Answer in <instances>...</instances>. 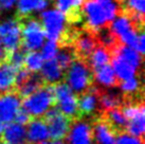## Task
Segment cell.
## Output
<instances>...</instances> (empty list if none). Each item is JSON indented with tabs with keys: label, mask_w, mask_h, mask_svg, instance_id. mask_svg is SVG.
Returning a JSON list of instances; mask_svg holds the SVG:
<instances>
[{
	"label": "cell",
	"mask_w": 145,
	"mask_h": 144,
	"mask_svg": "<svg viewBox=\"0 0 145 144\" xmlns=\"http://www.w3.org/2000/svg\"><path fill=\"white\" fill-rule=\"evenodd\" d=\"M56 106L54 87L46 84L42 87L21 100V107L32 118L42 117L51 107Z\"/></svg>",
	"instance_id": "obj_1"
},
{
	"label": "cell",
	"mask_w": 145,
	"mask_h": 144,
	"mask_svg": "<svg viewBox=\"0 0 145 144\" xmlns=\"http://www.w3.org/2000/svg\"><path fill=\"white\" fill-rule=\"evenodd\" d=\"M64 81L67 82L70 89L75 96H78L86 91L89 87L94 84L93 72L86 62L75 60L65 72Z\"/></svg>",
	"instance_id": "obj_2"
},
{
	"label": "cell",
	"mask_w": 145,
	"mask_h": 144,
	"mask_svg": "<svg viewBox=\"0 0 145 144\" xmlns=\"http://www.w3.org/2000/svg\"><path fill=\"white\" fill-rule=\"evenodd\" d=\"M21 28V43L28 51H36L41 47L44 43V31L39 20L35 18L32 14L27 16H17Z\"/></svg>",
	"instance_id": "obj_3"
},
{
	"label": "cell",
	"mask_w": 145,
	"mask_h": 144,
	"mask_svg": "<svg viewBox=\"0 0 145 144\" xmlns=\"http://www.w3.org/2000/svg\"><path fill=\"white\" fill-rule=\"evenodd\" d=\"M42 119L48 126L49 138L53 141L66 139L73 122L72 119L64 115L57 106L50 108L42 116Z\"/></svg>",
	"instance_id": "obj_4"
},
{
	"label": "cell",
	"mask_w": 145,
	"mask_h": 144,
	"mask_svg": "<svg viewBox=\"0 0 145 144\" xmlns=\"http://www.w3.org/2000/svg\"><path fill=\"white\" fill-rule=\"evenodd\" d=\"M53 87L56 98L57 108L73 121L81 119L77 105V98L70 89L68 84L64 82H58L56 84H53Z\"/></svg>",
	"instance_id": "obj_5"
},
{
	"label": "cell",
	"mask_w": 145,
	"mask_h": 144,
	"mask_svg": "<svg viewBox=\"0 0 145 144\" xmlns=\"http://www.w3.org/2000/svg\"><path fill=\"white\" fill-rule=\"evenodd\" d=\"M99 45L100 43L97 38V35L81 27L77 29L71 48L76 60L86 62L88 64L89 57Z\"/></svg>",
	"instance_id": "obj_6"
},
{
	"label": "cell",
	"mask_w": 145,
	"mask_h": 144,
	"mask_svg": "<svg viewBox=\"0 0 145 144\" xmlns=\"http://www.w3.org/2000/svg\"><path fill=\"white\" fill-rule=\"evenodd\" d=\"M122 111L126 118V132L131 136L143 139L145 129V116H144V102L139 104L122 105Z\"/></svg>",
	"instance_id": "obj_7"
},
{
	"label": "cell",
	"mask_w": 145,
	"mask_h": 144,
	"mask_svg": "<svg viewBox=\"0 0 145 144\" xmlns=\"http://www.w3.org/2000/svg\"><path fill=\"white\" fill-rule=\"evenodd\" d=\"M99 89V87L93 84L86 91L76 96L81 119H90L101 115L102 109L100 105Z\"/></svg>",
	"instance_id": "obj_8"
},
{
	"label": "cell",
	"mask_w": 145,
	"mask_h": 144,
	"mask_svg": "<svg viewBox=\"0 0 145 144\" xmlns=\"http://www.w3.org/2000/svg\"><path fill=\"white\" fill-rule=\"evenodd\" d=\"M40 20L46 37L56 43L67 26L64 14L58 10H48L40 14Z\"/></svg>",
	"instance_id": "obj_9"
},
{
	"label": "cell",
	"mask_w": 145,
	"mask_h": 144,
	"mask_svg": "<svg viewBox=\"0 0 145 144\" xmlns=\"http://www.w3.org/2000/svg\"><path fill=\"white\" fill-rule=\"evenodd\" d=\"M0 40L3 45L5 53L11 52L22 44L20 24L15 17L0 24Z\"/></svg>",
	"instance_id": "obj_10"
},
{
	"label": "cell",
	"mask_w": 145,
	"mask_h": 144,
	"mask_svg": "<svg viewBox=\"0 0 145 144\" xmlns=\"http://www.w3.org/2000/svg\"><path fill=\"white\" fill-rule=\"evenodd\" d=\"M66 138L68 144H94L90 120H74Z\"/></svg>",
	"instance_id": "obj_11"
},
{
	"label": "cell",
	"mask_w": 145,
	"mask_h": 144,
	"mask_svg": "<svg viewBox=\"0 0 145 144\" xmlns=\"http://www.w3.org/2000/svg\"><path fill=\"white\" fill-rule=\"evenodd\" d=\"M22 98L13 89L10 91L0 93V121L10 123L14 121L15 115L21 106Z\"/></svg>",
	"instance_id": "obj_12"
},
{
	"label": "cell",
	"mask_w": 145,
	"mask_h": 144,
	"mask_svg": "<svg viewBox=\"0 0 145 144\" xmlns=\"http://www.w3.org/2000/svg\"><path fill=\"white\" fill-rule=\"evenodd\" d=\"M118 3V14L122 13L128 16L140 30H144L145 0H116Z\"/></svg>",
	"instance_id": "obj_13"
},
{
	"label": "cell",
	"mask_w": 145,
	"mask_h": 144,
	"mask_svg": "<svg viewBox=\"0 0 145 144\" xmlns=\"http://www.w3.org/2000/svg\"><path fill=\"white\" fill-rule=\"evenodd\" d=\"M58 11L64 14L68 24L74 27H82L83 12L82 4L84 0H53Z\"/></svg>",
	"instance_id": "obj_14"
},
{
	"label": "cell",
	"mask_w": 145,
	"mask_h": 144,
	"mask_svg": "<svg viewBox=\"0 0 145 144\" xmlns=\"http://www.w3.org/2000/svg\"><path fill=\"white\" fill-rule=\"evenodd\" d=\"M100 117H101L102 120L112 129V132L116 134V136L118 134L126 132L127 121H126V118L124 117V113L122 111L121 106L105 109L101 112Z\"/></svg>",
	"instance_id": "obj_15"
},
{
	"label": "cell",
	"mask_w": 145,
	"mask_h": 144,
	"mask_svg": "<svg viewBox=\"0 0 145 144\" xmlns=\"http://www.w3.org/2000/svg\"><path fill=\"white\" fill-rule=\"evenodd\" d=\"M27 125L28 127L25 132L29 144H40L41 142H44L49 139L48 126L42 117L33 118Z\"/></svg>",
	"instance_id": "obj_16"
},
{
	"label": "cell",
	"mask_w": 145,
	"mask_h": 144,
	"mask_svg": "<svg viewBox=\"0 0 145 144\" xmlns=\"http://www.w3.org/2000/svg\"><path fill=\"white\" fill-rule=\"evenodd\" d=\"M111 57H119V58H121V60L129 63L137 70L142 71L143 55H141L136 49L131 48L129 46H126L124 44L119 45L116 48V50L112 52Z\"/></svg>",
	"instance_id": "obj_17"
},
{
	"label": "cell",
	"mask_w": 145,
	"mask_h": 144,
	"mask_svg": "<svg viewBox=\"0 0 145 144\" xmlns=\"http://www.w3.org/2000/svg\"><path fill=\"white\" fill-rule=\"evenodd\" d=\"M1 139L8 144H29L27 139V132L24 125L18 123H8L4 126Z\"/></svg>",
	"instance_id": "obj_18"
},
{
	"label": "cell",
	"mask_w": 145,
	"mask_h": 144,
	"mask_svg": "<svg viewBox=\"0 0 145 144\" xmlns=\"http://www.w3.org/2000/svg\"><path fill=\"white\" fill-rule=\"evenodd\" d=\"M17 69L8 60L0 62V93L15 89Z\"/></svg>",
	"instance_id": "obj_19"
},
{
	"label": "cell",
	"mask_w": 145,
	"mask_h": 144,
	"mask_svg": "<svg viewBox=\"0 0 145 144\" xmlns=\"http://www.w3.org/2000/svg\"><path fill=\"white\" fill-rule=\"evenodd\" d=\"M46 84L47 83L44 82L40 73H38V72H31L28 77L22 83L17 85L16 87H15V90L24 99L25 96H30L33 92H35L36 90H38L40 87H42Z\"/></svg>",
	"instance_id": "obj_20"
},
{
	"label": "cell",
	"mask_w": 145,
	"mask_h": 144,
	"mask_svg": "<svg viewBox=\"0 0 145 144\" xmlns=\"http://www.w3.org/2000/svg\"><path fill=\"white\" fill-rule=\"evenodd\" d=\"M93 81L106 87H119L121 81L118 79L110 63L93 70Z\"/></svg>",
	"instance_id": "obj_21"
},
{
	"label": "cell",
	"mask_w": 145,
	"mask_h": 144,
	"mask_svg": "<svg viewBox=\"0 0 145 144\" xmlns=\"http://www.w3.org/2000/svg\"><path fill=\"white\" fill-rule=\"evenodd\" d=\"M40 69V74L47 84L53 85L58 83V82H63L64 81L65 72L58 66L55 57L46 60V63L42 64Z\"/></svg>",
	"instance_id": "obj_22"
},
{
	"label": "cell",
	"mask_w": 145,
	"mask_h": 144,
	"mask_svg": "<svg viewBox=\"0 0 145 144\" xmlns=\"http://www.w3.org/2000/svg\"><path fill=\"white\" fill-rule=\"evenodd\" d=\"M53 0H18L17 3V16L31 15L34 11H39L47 8Z\"/></svg>",
	"instance_id": "obj_23"
},
{
	"label": "cell",
	"mask_w": 145,
	"mask_h": 144,
	"mask_svg": "<svg viewBox=\"0 0 145 144\" xmlns=\"http://www.w3.org/2000/svg\"><path fill=\"white\" fill-rule=\"evenodd\" d=\"M110 63L112 65L113 71L116 73V75L118 76V79L120 81L130 79V77H133L136 74V72H141L137 70L129 63L119 58V57H111Z\"/></svg>",
	"instance_id": "obj_24"
},
{
	"label": "cell",
	"mask_w": 145,
	"mask_h": 144,
	"mask_svg": "<svg viewBox=\"0 0 145 144\" xmlns=\"http://www.w3.org/2000/svg\"><path fill=\"white\" fill-rule=\"evenodd\" d=\"M110 60H111V55L109 51L102 45H99L89 57L88 65L93 71L94 69L100 68L103 65L109 64Z\"/></svg>",
	"instance_id": "obj_25"
},
{
	"label": "cell",
	"mask_w": 145,
	"mask_h": 144,
	"mask_svg": "<svg viewBox=\"0 0 145 144\" xmlns=\"http://www.w3.org/2000/svg\"><path fill=\"white\" fill-rule=\"evenodd\" d=\"M99 96H100V105H101L102 111L105 109L122 106V96L120 93L100 88Z\"/></svg>",
	"instance_id": "obj_26"
},
{
	"label": "cell",
	"mask_w": 145,
	"mask_h": 144,
	"mask_svg": "<svg viewBox=\"0 0 145 144\" xmlns=\"http://www.w3.org/2000/svg\"><path fill=\"white\" fill-rule=\"evenodd\" d=\"M55 56L57 64L64 72L67 71V69L72 64V62L75 60L72 48H59V51L56 52Z\"/></svg>",
	"instance_id": "obj_27"
},
{
	"label": "cell",
	"mask_w": 145,
	"mask_h": 144,
	"mask_svg": "<svg viewBox=\"0 0 145 144\" xmlns=\"http://www.w3.org/2000/svg\"><path fill=\"white\" fill-rule=\"evenodd\" d=\"M42 64H44V58L40 53L36 52V51L28 52L24 60V67H25L28 70L32 72L39 71Z\"/></svg>",
	"instance_id": "obj_28"
},
{
	"label": "cell",
	"mask_w": 145,
	"mask_h": 144,
	"mask_svg": "<svg viewBox=\"0 0 145 144\" xmlns=\"http://www.w3.org/2000/svg\"><path fill=\"white\" fill-rule=\"evenodd\" d=\"M116 138V144H144V140L138 137L131 136L128 132L118 134Z\"/></svg>",
	"instance_id": "obj_29"
},
{
	"label": "cell",
	"mask_w": 145,
	"mask_h": 144,
	"mask_svg": "<svg viewBox=\"0 0 145 144\" xmlns=\"http://www.w3.org/2000/svg\"><path fill=\"white\" fill-rule=\"evenodd\" d=\"M57 52V45L55 41L53 40H49L48 43H46V45L42 48V53H41V56L44 60H51V58H54L55 55H56Z\"/></svg>",
	"instance_id": "obj_30"
},
{
	"label": "cell",
	"mask_w": 145,
	"mask_h": 144,
	"mask_svg": "<svg viewBox=\"0 0 145 144\" xmlns=\"http://www.w3.org/2000/svg\"><path fill=\"white\" fill-rule=\"evenodd\" d=\"M32 119H33L32 117L30 116L22 107H20L19 109H18V111L16 112L15 118H14V120L16 121V123L21 124V125H27Z\"/></svg>",
	"instance_id": "obj_31"
},
{
	"label": "cell",
	"mask_w": 145,
	"mask_h": 144,
	"mask_svg": "<svg viewBox=\"0 0 145 144\" xmlns=\"http://www.w3.org/2000/svg\"><path fill=\"white\" fill-rule=\"evenodd\" d=\"M16 0H0V11H8L14 5Z\"/></svg>",
	"instance_id": "obj_32"
},
{
	"label": "cell",
	"mask_w": 145,
	"mask_h": 144,
	"mask_svg": "<svg viewBox=\"0 0 145 144\" xmlns=\"http://www.w3.org/2000/svg\"><path fill=\"white\" fill-rule=\"evenodd\" d=\"M5 56H7V53H5V50L3 48V45L0 40V62L5 60Z\"/></svg>",
	"instance_id": "obj_33"
},
{
	"label": "cell",
	"mask_w": 145,
	"mask_h": 144,
	"mask_svg": "<svg viewBox=\"0 0 145 144\" xmlns=\"http://www.w3.org/2000/svg\"><path fill=\"white\" fill-rule=\"evenodd\" d=\"M40 144H66V143L63 142L61 140H58V141H53V142H47V141H44V142H41Z\"/></svg>",
	"instance_id": "obj_34"
},
{
	"label": "cell",
	"mask_w": 145,
	"mask_h": 144,
	"mask_svg": "<svg viewBox=\"0 0 145 144\" xmlns=\"http://www.w3.org/2000/svg\"><path fill=\"white\" fill-rule=\"evenodd\" d=\"M3 129H4V123L0 121V138H1V135H2V132H3Z\"/></svg>",
	"instance_id": "obj_35"
},
{
	"label": "cell",
	"mask_w": 145,
	"mask_h": 144,
	"mask_svg": "<svg viewBox=\"0 0 145 144\" xmlns=\"http://www.w3.org/2000/svg\"><path fill=\"white\" fill-rule=\"evenodd\" d=\"M0 144H8V143H7V142H5V141H4V140H2V139H1V138H0Z\"/></svg>",
	"instance_id": "obj_36"
},
{
	"label": "cell",
	"mask_w": 145,
	"mask_h": 144,
	"mask_svg": "<svg viewBox=\"0 0 145 144\" xmlns=\"http://www.w3.org/2000/svg\"><path fill=\"white\" fill-rule=\"evenodd\" d=\"M0 15H1V11H0Z\"/></svg>",
	"instance_id": "obj_37"
}]
</instances>
